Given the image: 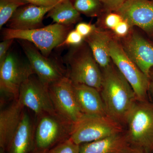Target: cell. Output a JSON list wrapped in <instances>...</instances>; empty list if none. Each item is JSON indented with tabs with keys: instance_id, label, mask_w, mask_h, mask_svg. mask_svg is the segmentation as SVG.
Returning <instances> with one entry per match:
<instances>
[{
	"instance_id": "cell-11",
	"label": "cell",
	"mask_w": 153,
	"mask_h": 153,
	"mask_svg": "<svg viewBox=\"0 0 153 153\" xmlns=\"http://www.w3.org/2000/svg\"><path fill=\"white\" fill-rule=\"evenodd\" d=\"M19 41L34 74L44 85L49 86L66 76L58 63L44 56L33 44Z\"/></svg>"
},
{
	"instance_id": "cell-23",
	"label": "cell",
	"mask_w": 153,
	"mask_h": 153,
	"mask_svg": "<svg viewBox=\"0 0 153 153\" xmlns=\"http://www.w3.org/2000/svg\"><path fill=\"white\" fill-rule=\"evenodd\" d=\"M48 153H80V145L69 138L50 149Z\"/></svg>"
},
{
	"instance_id": "cell-31",
	"label": "cell",
	"mask_w": 153,
	"mask_h": 153,
	"mask_svg": "<svg viewBox=\"0 0 153 153\" xmlns=\"http://www.w3.org/2000/svg\"><path fill=\"white\" fill-rule=\"evenodd\" d=\"M149 87L148 92H149L153 98V67L151 69L148 76Z\"/></svg>"
},
{
	"instance_id": "cell-3",
	"label": "cell",
	"mask_w": 153,
	"mask_h": 153,
	"mask_svg": "<svg viewBox=\"0 0 153 153\" xmlns=\"http://www.w3.org/2000/svg\"><path fill=\"white\" fill-rule=\"evenodd\" d=\"M126 124V135L134 149L149 153L153 150V104L147 101L137 102Z\"/></svg>"
},
{
	"instance_id": "cell-15",
	"label": "cell",
	"mask_w": 153,
	"mask_h": 153,
	"mask_svg": "<svg viewBox=\"0 0 153 153\" xmlns=\"http://www.w3.org/2000/svg\"><path fill=\"white\" fill-rule=\"evenodd\" d=\"M72 85L76 101L83 114L98 116L107 115L99 91L83 84L72 83Z\"/></svg>"
},
{
	"instance_id": "cell-18",
	"label": "cell",
	"mask_w": 153,
	"mask_h": 153,
	"mask_svg": "<svg viewBox=\"0 0 153 153\" xmlns=\"http://www.w3.org/2000/svg\"><path fill=\"white\" fill-rule=\"evenodd\" d=\"M24 107L16 100L0 112V148L7 150L20 124Z\"/></svg>"
},
{
	"instance_id": "cell-34",
	"label": "cell",
	"mask_w": 153,
	"mask_h": 153,
	"mask_svg": "<svg viewBox=\"0 0 153 153\" xmlns=\"http://www.w3.org/2000/svg\"><path fill=\"white\" fill-rule=\"evenodd\" d=\"M6 151L4 149L0 148V153H6Z\"/></svg>"
},
{
	"instance_id": "cell-25",
	"label": "cell",
	"mask_w": 153,
	"mask_h": 153,
	"mask_svg": "<svg viewBox=\"0 0 153 153\" xmlns=\"http://www.w3.org/2000/svg\"><path fill=\"white\" fill-rule=\"evenodd\" d=\"M123 19L117 12H107L103 19V23L107 29L112 30Z\"/></svg>"
},
{
	"instance_id": "cell-1",
	"label": "cell",
	"mask_w": 153,
	"mask_h": 153,
	"mask_svg": "<svg viewBox=\"0 0 153 153\" xmlns=\"http://www.w3.org/2000/svg\"><path fill=\"white\" fill-rule=\"evenodd\" d=\"M101 70L102 80L100 93L107 115L121 124H126L138 101L135 93L112 62Z\"/></svg>"
},
{
	"instance_id": "cell-17",
	"label": "cell",
	"mask_w": 153,
	"mask_h": 153,
	"mask_svg": "<svg viewBox=\"0 0 153 153\" xmlns=\"http://www.w3.org/2000/svg\"><path fill=\"white\" fill-rule=\"evenodd\" d=\"M134 149L123 132L80 145V153H130Z\"/></svg>"
},
{
	"instance_id": "cell-24",
	"label": "cell",
	"mask_w": 153,
	"mask_h": 153,
	"mask_svg": "<svg viewBox=\"0 0 153 153\" xmlns=\"http://www.w3.org/2000/svg\"><path fill=\"white\" fill-rule=\"evenodd\" d=\"M84 40V38L76 30H73L69 32L64 41L58 47L78 46L82 44Z\"/></svg>"
},
{
	"instance_id": "cell-20",
	"label": "cell",
	"mask_w": 153,
	"mask_h": 153,
	"mask_svg": "<svg viewBox=\"0 0 153 153\" xmlns=\"http://www.w3.org/2000/svg\"><path fill=\"white\" fill-rule=\"evenodd\" d=\"M47 16L56 24L70 26L79 21L80 14L74 8L71 0H62L51 9Z\"/></svg>"
},
{
	"instance_id": "cell-10",
	"label": "cell",
	"mask_w": 153,
	"mask_h": 153,
	"mask_svg": "<svg viewBox=\"0 0 153 153\" xmlns=\"http://www.w3.org/2000/svg\"><path fill=\"white\" fill-rule=\"evenodd\" d=\"M16 100L24 107L33 111L38 117L44 114L56 113L48 86L32 76L23 83Z\"/></svg>"
},
{
	"instance_id": "cell-22",
	"label": "cell",
	"mask_w": 153,
	"mask_h": 153,
	"mask_svg": "<svg viewBox=\"0 0 153 153\" xmlns=\"http://www.w3.org/2000/svg\"><path fill=\"white\" fill-rule=\"evenodd\" d=\"M28 4L25 0H0V29L7 24L19 8Z\"/></svg>"
},
{
	"instance_id": "cell-14",
	"label": "cell",
	"mask_w": 153,
	"mask_h": 153,
	"mask_svg": "<svg viewBox=\"0 0 153 153\" xmlns=\"http://www.w3.org/2000/svg\"><path fill=\"white\" fill-rule=\"evenodd\" d=\"M55 5L42 7L28 4L22 6L17 10L8 22V28L28 30L42 27L44 16Z\"/></svg>"
},
{
	"instance_id": "cell-29",
	"label": "cell",
	"mask_w": 153,
	"mask_h": 153,
	"mask_svg": "<svg viewBox=\"0 0 153 153\" xmlns=\"http://www.w3.org/2000/svg\"><path fill=\"white\" fill-rule=\"evenodd\" d=\"M14 39H6L3 40L0 43V63L2 62L8 53L10 47L13 44Z\"/></svg>"
},
{
	"instance_id": "cell-8",
	"label": "cell",
	"mask_w": 153,
	"mask_h": 153,
	"mask_svg": "<svg viewBox=\"0 0 153 153\" xmlns=\"http://www.w3.org/2000/svg\"><path fill=\"white\" fill-rule=\"evenodd\" d=\"M34 74L27 61L21 59L13 52H8L0 63V89L1 92L17 98L23 83Z\"/></svg>"
},
{
	"instance_id": "cell-33",
	"label": "cell",
	"mask_w": 153,
	"mask_h": 153,
	"mask_svg": "<svg viewBox=\"0 0 153 153\" xmlns=\"http://www.w3.org/2000/svg\"><path fill=\"white\" fill-rule=\"evenodd\" d=\"M33 153H48V151H41L36 150Z\"/></svg>"
},
{
	"instance_id": "cell-16",
	"label": "cell",
	"mask_w": 153,
	"mask_h": 153,
	"mask_svg": "<svg viewBox=\"0 0 153 153\" xmlns=\"http://www.w3.org/2000/svg\"><path fill=\"white\" fill-rule=\"evenodd\" d=\"M36 150L35 129L30 115L24 112L6 152L8 153H33Z\"/></svg>"
},
{
	"instance_id": "cell-32",
	"label": "cell",
	"mask_w": 153,
	"mask_h": 153,
	"mask_svg": "<svg viewBox=\"0 0 153 153\" xmlns=\"http://www.w3.org/2000/svg\"><path fill=\"white\" fill-rule=\"evenodd\" d=\"M130 153H146L144 152L142 150H140L136 149H135L134 151H133L131 152Z\"/></svg>"
},
{
	"instance_id": "cell-12",
	"label": "cell",
	"mask_w": 153,
	"mask_h": 153,
	"mask_svg": "<svg viewBox=\"0 0 153 153\" xmlns=\"http://www.w3.org/2000/svg\"><path fill=\"white\" fill-rule=\"evenodd\" d=\"M133 28L119 41L126 55L148 77L153 67V44Z\"/></svg>"
},
{
	"instance_id": "cell-30",
	"label": "cell",
	"mask_w": 153,
	"mask_h": 153,
	"mask_svg": "<svg viewBox=\"0 0 153 153\" xmlns=\"http://www.w3.org/2000/svg\"><path fill=\"white\" fill-rule=\"evenodd\" d=\"M29 4L42 7H51L55 5L62 0H25Z\"/></svg>"
},
{
	"instance_id": "cell-28",
	"label": "cell",
	"mask_w": 153,
	"mask_h": 153,
	"mask_svg": "<svg viewBox=\"0 0 153 153\" xmlns=\"http://www.w3.org/2000/svg\"><path fill=\"white\" fill-rule=\"evenodd\" d=\"M95 26L85 22H80L76 25L75 30L85 38L90 35Z\"/></svg>"
},
{
	"instance_id": "cell-19",
	"label": "cell",
	"mask_w": 153,
	"mask_h": 153,
	"mask_svg": "<svg viewBox=\"0 0 153 153\" xmlns=\"http://www.w3.org/2000/svg\"><path fill=\"white\" fill-rule=\"evenodd\" d=\"M113 37L107 31L95 26L90 35L84 38L101 69L109 66L112 62L109 44Z\"/></svg>"
},
{
	"instance_id": "cell-4",
	"label": "cell",
	"mask_w": 153,
	"mask_h": 153,
	"mask_svg": "<svg viewBox=\"0 0 153 153\" xmlns=\"http://www.w3.org/2000/svg\"><path fill=\"white\" fill-rule=\"evenodd\" d=\"M69 26L52 24L42 27L28 30H3V40L18 39L33 44L44 56L48 57L52 50L58 47L66 38Z\"/></svg>"
},
{
	"instance_id": "cell-7",
	"label": "cell",
	"mask_w": 153,
	"mask_h": 153,
	"mask_svg": "<svg viewBox=\"0 0 153 153\" xmlns=\"http://www.w3.org/2000/svg\"><path fill=\"white\" fill-rule=\"evenodd\" d=\"M113 63L127 80L138 101H146L149 87L148 77L126 54L117 38L113 37L109 44Z\"/></svg>"
},
{
	"instance_id": "cell-6",
	"label": "cell",
	"mask_w": 153,
	"mask_h": 153,
	"mask_svg": "<svg viewBox=\"0 0 153 153\" xmlns=\"http://www.w3.org/2000/svg\"><path fill=\"white\" fill-rule=\"evenodd\" d=\"M38 118L35 128L36 150L49 151L70 137L74 124L56 113L44 114Z\"/></svg>"
},
{
	"instance_id": "cell-9",
	"label": "cell",
	"mask_w": 153,
	"mask_h": 153,
	"mask_svg": "<svg viewBox=\"0 0 153 153\" xmlns=\"http://www.w3.org/2000/svg\"><path fill=\"white\" fill-rule=\"evenodd\" d=\"M48 89L58 115L73 124L84 115L76 101L72 82L67 76L49 85Z\"/></svg>"
},
{
	"instance_id": "cell-13",
	"label": "cell",
	"mask_w": 153,
	"mask_h": 153,
	"mask_svg": "<svg viewBox=\"0 0 153 153\" xmlns=\"http://www.w3.org/2000/svg\"><path fill=\"white\" fill-rule=\"evenodd\" d=\"M116 12L131 27L153 36V0H126Z\"/></svg>"
},
{
	"instance_id": "cell-26",
	"label": "cell",
	"mask_w": 153,
	"mask_h": 153,
	"mask_svg": "<svg viewBox=\"0 0 153 153\" xmlns=\"http://www.w3.org/2000/svg\"><path fill=\"white\" fill-rule=\"evenodd\" d=\"M131 28L127 22L123 19L112 31L116 38L121 39L128 35Z\"/></svg>"
},
{
	"instance_id": "cell-27",
	"label": "cell",
	"mask_w": 153,
	"mask_h": 153,
	"mask_svg": "<svg viewBox=\"0 0 153 153\" xmlns=\"http://www.w3.org/2000/svg\"><path fill=\"white\" fill-rule=\"evenodd\" d=\"M126 1V0H100L106 13L116 12Z\"/></svg>"
},
{
	"instance_id": "cell-2",
	"label": "cell",
	"mask_w": 153,
	"mask_h": 153,
	"mask_svg": "<svg viewBox=\"0 0 153 153\" xmlns=\"http://www.w3.org/2000/svg\"><path fill=\"white\" fill-rule=\"evenodd\" d=\"M69 67L66 76L74 84H83L100 91L102 75L88 44L84 42L72 47L65 57Z\"/></svg>"
},
{
	"instance_id": "cell-21",
	"label": "cell",
	"mask_w": 153,
	"mask_h": 153,
	"mask_svg": "<svg viewBox=\"0 0 153 153\" xmlns=\"http://www.w3.org/2000/svg\"><path fill=\"white\" fill-rule=\"evenodd\" d=\"M72 3L79 13L88 17L100 16L105 11L100 0H73Z\"/></svg>"
},
{
	"instance_id": "cell-5",
	"label": "cell",
	"mask_w": 153,
	"mask_h": 153,
	"mask_svg": "<svg viewBox=\"0 0 153 153\" xmlns=\"http://www.w3.org/2000/svg\"><path fill=\"white\" fill-rule=\"evenodd\" d=\"M122 132V125L108 116L84 114L73 125L69 139L80 145Z\"/></svg>"
}]
</instances>
